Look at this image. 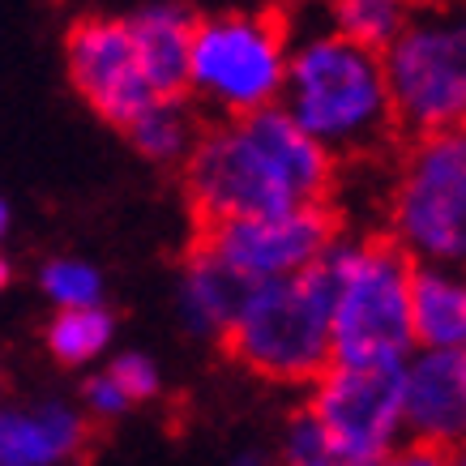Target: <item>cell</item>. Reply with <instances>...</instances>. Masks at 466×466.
Returning <instances> with one entry per match:
<instances>
[{
  "label": "cell",
  "mask_w": 466,
  "mask_h": 466,
  "mask_svg": "<svg viewBox=\"0 0 466 466\" xmlns=\"http://www.w3.org/2000/svg\"><path fill=\"white\" fill-rule=\"evenodd\" d=\"M339 188V163L291 125L279 107L201 128L184 158V198L193 231L279 218L299 206H325Z\"/></svg>",
  "instance_id": "6da1fadb"
},
{
  "label": "cell",
  "mask_w": 466,
  "mask_h": 466,
  "mask_svg": "<svg viewBox=\"0 0 466 466\" xmlns=\"http://www.w3.org/2000/svg\"><path fill=\"white\" fill-rule=\"evenodd\" d=\"M339 279L342 253L329 248L299 274L253 287L240 299V309L231 312V321L218 329L223 355L266 381L317 385L334 368L329 321H334Z\"/></svg>",
  "instance_id": "7a4b0ae2"
},
{
  "label": "cell",
  "mask_w": 466,
  "mask_h": 466,
  "mask_svg": "<svg viewBox=\"0 0 466 466\" xmlns=\"http://www.w3.org/2000/svg\"><path fill=\"white\" fill-rule=\"evenodd\" d=\"M283 82L291 95V125L309 133L329 158L398 146L381 56L347 39H321L291 60Z\"/></svg>",
  "instance_id": "3957f363"
},
{
  "label": "cell",
  "mask_w": 466,
  "mask_h": 466,
  "mask_svg": "<svg viewBox=\"0 0 466 466\" xmlns=\"http://www.w3.org/2000/svg\"><path fill=\"white\" fill-rule=\"evenodd\" d=\"M410 279H415V253L394 231H377L360 248L342 253V279L329 321L334 368L402 364L407 347L415 342Z\"/></svg>",
  "instance_id": "277c9868"
},
{
  "label": "cell",
  "mask_w": 466,
  "mask_h": 466,
  "mask_svg": "<svg viewBox=\"0 0 466 466\" xmlns=\"http://www.w3.org/2000/svg\"><path fill=\"white\" fill-rule=\"evenodd\" d=\"M287 9L261 14H223L198 17L193 52H188V86H198L206 99L223 107V120L253 116L269 107L287 77L283 43H287Z\"/></svg>",
  "instance_id": "5b68a950"
},
{
  "label": "cell",
  "mask_w": 466,
  "mask_h": 466,
  "mask_svg": "<svg viewBox=\"0 0 466 466\" xmlns=\"http://www.w3.org/2000/svg\"><path fill=\"white\" fill-rule=\"evenodd\" d=\"M342 236V210L334 201L325 206H299L279 218L257 223H223L188 236V266L214 269L218 279L253 291L261 283L299 274L304 266L321 261Z\"/></svg>",
  "instance_id": "8992f818"
},
{
  "label": "cell",
  "mask_w": 466,
  "mask_h": 466,
  "mask_svg": "<svg viewBox=\"0 0 466 466\" xmlns=\"http://www.w3.org/2000/svg\"><path fill=\"white\" fill-rule=\"evenodd\" d=\"M381 73L398 146L462 133V30H402L381 56Z\"/></svg>",
  "instance_id": "52a82bcc"
},
{
  "label": "cell",
  "mask_w": 466,
  "mask_h": 466,
  "mask_svg": "<svg viewBox=\"0 0 466 466\" xmlns=\"http://www.w3.org/2000/svg\"><path fill=\"white\" fill-rule=\"evenodd\" d=\"M309 415L339 466H381L402 424V364L329 368L317 381Z\"/></svg>",
  "instance_id": "ba28073f"
},
{
  "label": "cell",
  "mask_w": 466,
  "mask_h": 466,
  "mask_svg": "<svg viewBox=\"0 0 466 466\" xmlns=\"http://www.w3.org/2000/svg\"><path fill=\"white\" fill-rule=\"evenodd\" d=\"M462 210H466V150L462 133L428 137L407 146L402 180L394 188V236L424 253H462Z\"/></svg>",
  "instance_id": "9c48e42d"
},
{
  "label": "cell",
  "mask_w": 466,
  "mask_h": 466,
  "mask_svg": "<svg viewBox=\"0 0 466 466\" xmlns=\"http://www.w3.org/2000/svg\"><path fill=\"white\" fill-rule=\"evenodd\" d=\"M69 73L86 103L125 133L155 107V95L146 90L137 60H133L128 22L77 17L69 26Z\"/></svg>",
  "instance_id": "30bf717a"
},
{
  "label": "cell",
  "mask_w": 466,
  "mask_h": 466,
  "mask_svg": "<svg viewBox=\"0 0 466 466\" xmlns=\"http://www.w3.org/2000/svg\"><path fill=\"white\" fill-rule=\"evenodd\" d=\"M193 30H198V14H188V9H150L137 22H128L133 60H137V73H142L146 90L155 95V103H180L193 90L188 86Z\"/></svg>",
  "instance_id": "8fae6325"
},
{
  "label": "cell",
  "mask_w": 466,
  "mask_h": 466,
  "mask_svg": "<svg viewBox=\"0 0 466 466\" xmlns=\"http://www.w3.org/2000/svg\"><path fill=\"white\" fill-rule=\"evenodd\" d=\"M466 402V364L462 351H432L402 372V420L420 428L424 441L458 445Z\"/></svg>",
  "instance_id": "7c38bea8"
},
{
  "label": "cell",
  "mask_w": 466,
  "mask_h": 466,
  "mask_svg": "<svg viewBox=\"0 0 466 466\" xmlns=\"http://www.w3.org/2000/svg\"><path fill=\"white\" fill-rule=\"evenodd\" d=\"M86 428L69 410H39V415H5L0 420V466H47L82 445Z\"/></svg>",
  "instance_id": "4fadbf2b"
},
{
  "label": "cell",
  "mask_w": 466,
  "mask_h": 466,
  "mask_svg": "<svg viewBox=\"0 0 466 466\" xmlns=\"http://www.w3.org/2000/svg\"><path fill=\"white\" fill-rule=\"evenodd\" d=\"M466 334V299L441 274L415 269L410 279V339L428 342L432 351H462Z\"/></svg>",
  "instance_id": "5bb4252c"
},
{
  "label": "cell",
  "mask_w": 466,
  "mask_h": 466,
  "mask_svg": "<svg viewBox=\"0 0 466 466\" xmlns=\"http://www.w3.org/2000/svg\"><path fill=\"white\" fill-rule=\"evenodd\" d=\"M201 128L206 125H198L193 116H184L176 103H155L128 133H133V142H137V150L146 158H155V163H184L193 155Z\"/></svg>",
  "instance_id": "9a60e30c"
},
{
  "label": "cell",
  "mask_w": 466,
  "mask_h": 466,
  "mask_svg": "<svg viewBox=\"0 0 466 466\" xmlns=\"http://www.w3.org/2000/svg\"><path fill=\"white\" fill-rule=\"evenodd\" d=\"M339 39L364 47L372 56H385L390 43L402 35L407 26V14L398 5H372V0H355V5H339Z\"/></svg>",
  "instance_id": "2e32d148"
},
{
  "label": "cell",
  "mask_w": 466,
  "mask_h": 466,
  "mask_svg": "<svg viewBox=\"0 0 466 466\" xmlns=\"http://www.w3.org/2000/svg\"><path fill=\"white\" fill-rule=\"evenodd\" d=\"M107 334H112V321L99 309H65L52 325L47 342H52L60 364H82V360L103 351Z\"/></svg>",
  "instance_id": "e0dca14e"
},
{
  "label": "cell",
  "mask_w": 466,
  "mask_h": 466,
  "mask_svg": "<svg viewBox=\"0 0 466 466\" xmlns=\"http://www.w3.org/2000/svg\"><path fill=\"white\" fill-rule=\"evenodd\" d=\"M43 283L65 309H95V299H99V274L77 261H52L43 269Z\"/></svg>",
  "instance_id": "ac0fdd59"
},
{
  "label": "cell",
  "mask_w": 466,
  "mask_h": 466,
  "mask_svg": "<svg viewBox=\"0 0 466 466\" xmlns=\"http://www.w3.org/2000/svg\"><path fill=\"white\" fill-rule=\"evenodd\" d=\"M107 381L120 390V398H150L155 394V385H158V377H155V368L146 364V360H137V355H125L120 364L107 372Z\"/></svg>",
  "instance_id": "d6986e66"
},
{
  "label": "cell",
  "mask_w": 466,
  "mask_h": 466,
  "mask_svg": "<svg viewBox=\"0 0 466 466\" xmlns=\"http://www.w3.org/2000/svg\"><path fill=\"white\" fill-rule=\"evenodd\" d=\"M381 466H453V445L445 441H410L407 450L385 453Z\"/></svg>",
  "instance_id": "ffe728a7"
},
{
  "label": "cell",
  "mask_w": 466,
  "mask_h": 466,
  "mask_svg": "<svg viewBox=\"0 0 466 466\" xmlns=\"http://www.w3.org/2000/svg\"><path fill=\"white\" fill-rule=\"evenodd\" d=\"M90 402H95V410H103V415H116V410L125 407V398H120V390H116L107 377H99V381H90Z\"/></svg>",
  "instance_id": "44dd1931"
},
{
  "label": "cell",
  "mask_w": 466,
  "mask_h": 466,
  "mask_svg": "<svg viewBox=\"0 0 466 466\" xmlns=\"http://www.w3.org/2000/svg\"><path fill=\"white\" fill-rule=\"evenodd\" d=\"M9 283V266H5V261H0V287Z\"/></svg>",
  "instance_id": "7402d4cb"
},
{
  "label": "cell",
  "mask_w": 466,
  "mask_h": 466,
  "mask_svg": "<svg viewBox=\"0 0 466 466\" xmlns=\"http://www.w3.org/2000/svg\"><path fill=\"white\" fill-rule=\"evenodd\" d=\"M0 231H5V206H0Z\"/></svg>",
  "instance_id": "603a6c76"
}]
</instances>
